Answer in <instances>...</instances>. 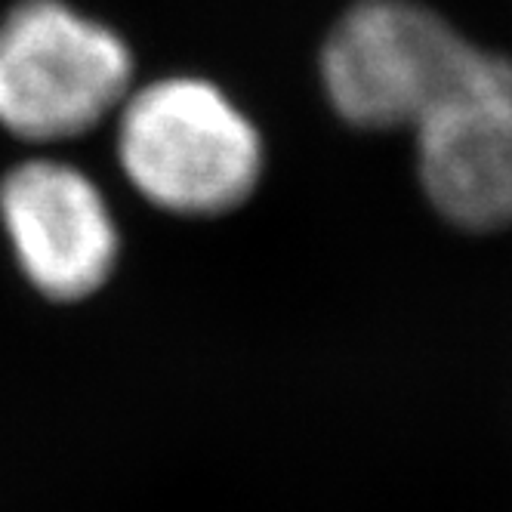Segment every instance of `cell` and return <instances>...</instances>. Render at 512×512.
Here are the masks:
<instances>
[{"label": "cell", "mask_w": 512, "mask_h": 512, "mask_svg": "<svg viewBox=\"0 0 512 512\" xmlns=\"http://www.w3.org/2000/svg\"><path fill=\"white\" fill-rule=\"evenodd\" d=\"M133 90L115 28L65 0H19L0 19V124L34 142L90 133Z\"/></svg>", "instance_id": "2"}, {"label": "cell", "mask_w": 512, "mask_h": 512, "mask_svg": "<svg viewBox=\"0 0 512 512\" xmlns=\"http://www.w3.org/2000/svg\"><path fill=\"white\" fill-rule=\"evenodd\" d=\"M118 161L130 186L176 216H226L256 192L266 145L232 96L173 75L130 90L118 108Z\"/></svg>", "instance_id": "1"}, {"label": "cell", "mask_w": 512, "mask_h": 512, "mask_svg": "<svg viewBox=\"0 0 512 512\" xmlns=\"http://www.w3.org/2000/svg\"><path fill=\"white\" fill-rule=\"evenodd\" d=\"M475 50L417 0H355L321 47L324 96L358 130H414Z\"/></svg>", "instance_id": "3"}, {"label": "cell", "mask_w": 512, "mask_h": 512, "mask_svg": "<svg viewBox=\"0 0 512 512\" xmlns=\"http://www.w3.org/2000/svg\"><path fill=\"white\" fill-rule=\"evenodd\" d=\"M0 219L28 281L75 303L112 278L121 232L99 186L62 161H25L0 182Z\"/></svg>", "instance_id": "5"}, {"label": "cell", "mask_w": 512, "mask_h": 512, "mask_svg": "<svg viewBox=\"0 0 512 512\" xmlns=\"http://www.w3.org/2000/svg\"><path fill=\"white\" fill-rule=\"evenodd\" d=\"M414 133L420 186L448 223L469 232L512 226V59L475 50Z\"/></svg>", "instance_id": "4"}]
</instances>
